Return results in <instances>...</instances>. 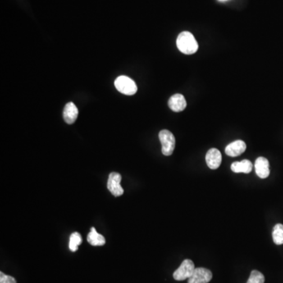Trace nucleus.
I'll list each match as a JSON object with an SVG mask.
<instances>
[{"label": "nucleus", "mask_w": 283, "mask_h": 283, "mask_svg": "<svg viewBox=\"0 0 283 283\" xmlns=\"http://www.w3.org/2000/svg\"><path fill=\"white\" fill-rule=\"evenodd\" d=\"M114 84L117 91L126 95H133L138 90L134 80L126 75H120L116 78Z\"/></svg>", "instance_id": "f03ea898"}, {"label": "nucleus", "mask_w": 283, "mask_h": 283, "mask_svg": "<svg viewBox=\"0 0 283 283\" xmlns=\"http://www.w3.org/2000/svg\"><path fill=\"white\" fill-rule=\"evenodd\" d=\"M272 238L275 244H283V224H278L274 226Z\"/></svg>", "instance_id": "4468645a"}, {"label": "nucleus", "mask_w": 283, "mask_h": 283, "mask_svg": "<svg viewBox=\"0 0 283 283\" xmlns=\"http://www.w3.org/2000/svg\"><path fill=\"white\" fill-rule=\"evenodd\" d=\"M195 267L193 261L190 260H184L179 268L173 273V278L177 281H184L185 279H189L194 273Z\"/></svg>", "instance_id": "20e7f679"}, {"label": "nucleus", "mask_w": 283, "mask_h": 283, "mask_svg": "<svg viewBox=\"0 0 283 283\" xmlns=\"http://www.w3.org/2000/svg\"><path fill=\"white\" fill-rule=\"evenodd\" d=\"M0 283H17L16 279L10 275H5L3 272H0Z\"/></svg>", "instance_id": "f3484780"}, {"label": "nucleus", "mask_w": 283, "mask_h": 283, "mask_svg": "<svg viewBox=\"0 0 283 283\" xmlns=\"http://www.w3.org/2000/svg\"><path fill=\"white\" fill-rule=\"evenodd\" d=\"M231 170L235 173H249L253 170V164L248 160L237 161L231 165Z\"/></svg>", "instance_id": "f8f14e48"}, {"label": "nucleus", "mask_w": 283, "mask_h": 283, "mask_svg": "<svg viewBox=\"0 0 283 283\" xmlns=\"http://www.w3.org/2000/svg\"><path fill=\"white\" fill-rule=\"evenodd\" d=\"M265 279L263 274L260 271H254L251 272L250 276L248 278L247 283H264Z\"/></svg>", "instance_id": "dca6fc26"}, {"label": "nucleus", "mask_w": 283, "mask_h": 283, "mask_svg": "<svg viewBox=\"0 0 283 283\" xmlns=\"http://www.w3.org/2000/svg\"><path fill=\"white\" fill-rule=\"evenodd\" d=\"M169 106L174 112H181L187 107V101L183 94H175L169 98Z\"/></svg>", "instance_id": "9d476101"}, {"label": "nucleus", "mask_w": 283, "mask_h": 283, "mask_svg": "<svg viewBox=\"0 0 283 283\" xmlns=\"http://www.w3.org/2000/svg\"><path fill=\"white\" fill-rule=\"evenodd\" d=\"M81 243L82 237L80 233L74 232L70 235L69 247H70V249L72 252H75L77 250L78 247Z\"/></svg>", "instance_id": "2eb2a0df"}, {"label": "nucleus", "mask_w": 283, "mask_h": 283, "mask_svg": "<svg viewBox=\"0 0 283 283\" xmlns=\"http://www.w3.org/2000/svg\"><path fill=\"white\" fill-rule=\"evenodd\" d=\"M176 45L178 49L185 55H193L196 53L198 49V42L196 41L194 36L187 31L183 32L178 36Z\"/></svg>", "instance_id": "f257e3e1"}, {"label": "nucleus", "mask_w": 283, "mask_h": 283, "mask_svg": "<svg viewBox=\"0 0 283 283\" xmlns=\"http://www.w3.org/2000/svg\"><path fill=\"white\" fill-rule=\"evenodd\" d=\"M78 109L74 102H69L65 105V108L63 110V118L65 123L68 124H74L75 120L77 119Z\"/></svg>", "instance_id": "9b49d317"}, {"label": "nucleus", "mask_w": 283, "mask_h": 283, "mask_svg": "<svg viewBox=\"0 0 283 283\" xmlns=\"http://www.w3.org/2000/svg\"><path fill=\"white\" fill-rule=\"evenodd\" d=\"M206 159L208 168L215 170V169H218L221 165L222 155H221L220 151L212 148L208 151V153L206 154Z\"/></svg>", "instance_id": "6e6552de"}, {"label": "nucleus", "mask_w": 283, "mask_h": 283, "mask_svg": "<svg viewBox=\"0 0 283 283\" xmlns=\"http://www.w3.org/2000/svg\"><path fill=\"white\" fill-rule=\"evenodd\" d=\"M256 173L261 179H266L270 175V165L267 158L260 157L255 161Z\"/></svg>", "instance_id": "0eeeda50"}, {"label": "nucleus", "mask_w": 283, "mask_h": 283, "mask_svg": "<svg viewBox=\"0 0 283 283\" xmlns=\"http://www.w3.org/2000/svg\"><path fill=\"white\" fill-rule=\"evenodd\" d=\"M88 242L93 246H102L106 244V239L102 234H98L94 227L91 228V232L88 235Z\"/></svg>", "instance_id": "ddd939ff"}, {"label": "nucleus", "mask_w": 283, "mask_h": 283, "mask_svg": "<svg viewBox=\"0 0 283 283\" xmlns=\"http://www.w3.org/2000/svg\"><path fill=\"white\" fill-rule=\"evenodd\" d=\"M220 1H225V0H220Z\"/></svg>", "instance_id": "a211bd4d"}, {"label": "nucleus", "mask_w": 283, "mask_h": 283, "mask_svg": "<svg viewBox=\"0 0 283 283\" xmlns=\"http://www.w3.org/2000/svg\"><path fill=\"white\" fill-rule=\"evenodd\" d=\"M120 181H121L120 174L117 172H112L109 175L107 188L115 197H120L124 194V189L120 186Z\"/></svg>", "instance_id": "39448f33"}, {"label": "nucleus", "mask_w": 283, "mask_h": 283, "mask_svg": "<svg viewBox=\"0 0 283 283\" xmlns=\"http://www.w3.org/2000/svg\"><path fill=\"white\" fill-rule=\"evenodd\" d=\"M246 150V144L243 140H236L227 145L225 153L229 157H238Z\"/></svg>", "instance_id": "1a4fd4ad"}, {"label": "nucleus", "mask_w": 283, "mask_h": 283, "mask_svg": "<svg viewBox=\"0 0 283 283\" xmlns=\"http://www.w3.org/2000/svg\"><path fill=\"white\" fill-rule=\"evenodd\" d=\"M159 139L162 145V153L165 156L172 154L175 147L174 134L169 130H162L159 132Z\"/></svg>", "instance_id": "7ed1b4c3"}, {"label": "nucleus", "mask_w": 283, "mask_h": 283, "mask_svg": "<svg viewBox=\"0 0 283 283\" xmlns=\"http://www.w3.org/2000/svg\"><path fill=\"white\" fill-rule=\"evenodd\" d=\"M212 279V273L204 267L195 268L194 273L188 279V283H208Z\"/></svg>", "instance_id": "423d86ee"}]
</instances>
